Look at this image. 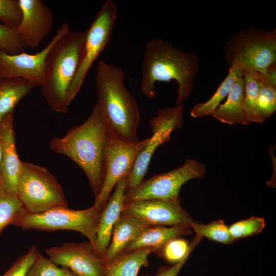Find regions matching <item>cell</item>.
I'll list each match as a JSON object with an SVG mask.
<instances>
[{
	"mask_svg": "<svg viewBox=\"0 0 276 276\" xmlns=\"http://www.w3.org/2000/svg\"><path fill=\"white\" fill-rule=\"evenodd\" d=\"M125 75L119 67L99 61L95 86L98 104L110 130L119 139L136 142L140 114L137 104L124 85Z\"/></svg>",
	"mask_w": 276,
	"mask_h": 276,
	"instance_id": "3957f363",
	"label": "cell"
},
{
	"mask_svg": "<svg viewBox=\"0 0 276 276\" xmlns=\"http://www.w3.org/2000/svg\"><path fill=\"white\" fill-rule=\"evenodd\" d=\"M195 244L190 245L184 239H173L162 248L161 256L167 262L176 264L189 257Z\"/></svg>",
	"mask_w": 276,
	"mask_h": 276,
	"instance_id": "f546056e",
	"label": "cell"
},
{
	"mask_svg": "<svg viewBox=\"0 0 276 276\" xmlns=\"http://www.w3.org/2000/svg\"><path fill=\"white\" fill-rule=\"evenodd\" d=\"M19 0H0V21L8 27L17 29L22 20Z\"/></svg>",
	"mask_w": 276,
	"mask_h": 276,
	"instance_id": "1f68e13d",
	"label": "cell"
},
{
	"mask_svg": "<svg viewBox=\"0 0 276 276\" xmlns=\"http://www.w3.org/2000/svg\"><path fill=\"white\" fill-rule=\"evenodd\" d=\"M111 130L97 103L82 124L70 129L62 137H54L50 147L64 155L84 172L96 197L101 189L106 172V147Z\"/></svg>",
	"mask_w": 276,
	"mask_h": 276,
	"instance_id": "6da1fadb",
	"label": "cell"
},
{
	"mask_svg": "<svg viewBox=\"0 0 276 276\" xmlns=\"http://www.w3.org/2000/svg\"><path fill=\"white\" fill-rule=\"evenodd\" d=\"M101 215V211L93 205L82 210L58 207L40 213H29L24 209L15 218L12 224L24 230L77 231L88 239L95 250Z\"/></svg>",
	"mask_w": 276,
	"mask_h": 276,
	"instance_id": "8992f818",
	"label": "cell"
},
{
	"mask_svg": "<svg viewBox=\"0 0 276 276\" xmlns=\"http://www.w3.org/2000/svg\"><path fill=\"white\" fill-rule=\"evenodd\" d=\"M183 104L159 110L149 121L152 135L138 153L133 168L127 177L126 190L133 189L143 181L153 154L157 148L170 140L171 132L183 122Z\"/></svg>",
	"mask_w": 276,
	"mask_h": 276,
	"instance_id": "30bf717a",
	"label": "cell"
},
{
	"mask_svg": "<svg viewBox=\"0 0 276 276\" xmlns=\"http://www.w3.org/2000/svg\"><path fill=\"white\" fill-rule=\"evenodd\" d=\"M265 226L263 218L251 217L236 222L228 227L231 237L235 240L253 236L260 233Z\"/></svg>",
	"mask_w": 276,
	"mask_h": 276,
	"instance_id": "f1b7e54d",
	"label": "cell"
},
{
	"mask_svg": "<svg viewBox=\"0 0 276 276\" xmlns=\"http://www.w3.org/2000/svg\"><path fill=\"white\" fill-rule=\"evenodd\" d=\"M151 225L140 219L122 213L113 227L111 242L103 259L108 262L119 255L147 226Z\"/></svg>",
	"mask_w": 276,
	"mask_h": 276,
	"instance_id": "ac0fdd59",
	"label": "cell"
},
{
	"mask_svg": "<svg viewBox=\"0 0 276 276\" xmlns=\"http://www.w3.org/2000/svg\"><path fill=\"white\" fill-rule=\"evenodd\" d=\"M85 37V31H68L57 39L46 57L41 92L57 112H67V92L82 60Z\"/></svg>",
	"mask_w": 276,
	"mask_h": 276,
	"instance_id": "277c9868",
	"label": "cell"
},
{
	"mask_svg": "<svg viewBox=\"0 0 276 276\" xmlns=\"http://www.w3.org/2000/svg\"><path fill=\"white\" fill-rule=\"evenodd\" d=\"M1 159H2V149H1V147L0 145V165H1ZM0 183H1V176H0Z\"/></svg>",
	"mask_w": 276,
	"mask_h": 276,
	"instance_id": "e575fe53",
	"label": "cell"
},
{
	"mask_svg": "<svg viewBox=\"0 0 276 276\" xmlns=\"http://www.w3.org/2000/svg\"><path fill=\"white\" fill-rule=\"evenodd\" d=\"M38 250L34 246L17 259L10 268L2 276H26L32 266Z\"/></svg>",
	"mask_w": 276,
	"mask_h": 276,
	"instance_id": "d6a6232c",
	"label": "cell"
},
{
	"mask_svg": "<svg viewBox=\"0 0 276 276\" xmlns=\"http://www.w3.org/2000/svg\"><path fill=\"white\" fill-rule=\"evenodd\" d=\"M276 110V86L267 81L262 74L257 103V114L263 123Z\"/></svg>",
	"mask_w": 276,
	"mask_h": 276,
	"instance_id": "d4e9b609",
	"label": "cell"
},
{
	"mask_svg": "<svg viewBox=\"0 0 276 276\" xmlns=\"http://www.w3.org/2000/svg\"><path fill=\"white\" fill-rule=\"evenodd\" d=\"M244 82V110L249 123H262L257 112V103L262 74L250 68H242Z\"/></svg>",
	"mask_w": 276,
	"mask_h": 276,
	"instance_id": "cb8c5ba5",
	"label": "cell"
},
{
	"mask_svg": "<svg viewBox=\"0 0 276 276\" xmlns=\"http://www.w3.org/2000/svg\"><path fill=\"white\" fill-rule=\"evenodd\" d=\"M244 82L243 75L234 82L225 102L220 104L212 115L218 121L230 125H247L244 110Z\"/></svg>",
	"mask_w": 276,
	"mask_h": 276,
	"instance_id": "ffe728a7",
	"label": "cell"
},
{
	"mask_svg": "<svg viewBox=\"0 0 276 276\" xmlns=\"http://www.w3.org/2000/svg\"><path fill=\"white\" fill-rule=\"evenodd\" d=\"M17 197L25 210L40 213L58 207H68L62 188L44 167L21 162Z\"/></svg>",
	"mask_w": 276,
	"mask_h": 276,
	"instance_id": "52a82bcc",
	"label": "cell"
},
{
	"mask_svg": "<svg viewBox=\"0 0 276 276\" xmlns=\"http://www.w3.org/2000/svg\"><path fill=\"white\" fill-rule=\"evenodd\" d=\"M70 31L68 22H62L52 40L43 50L35 54L24 52L9 55L0 52V79L21 78L35 87L40 86L44 79L45 60L49 51L57 39Z\"/></svg>",
	"mask_w": 276,
	"mask_h": 276,
	"instance_id": "7c38bea8",
	"label": "cell"
},
{
	"mask_svg": "<svg viewBox=\"0 0 276 276\" xmlns=\"http://www.w3.org/2000/svg\"><path fill=\"white\" fill-rule=\"evenodd\" d=\"M205 165L196 159H187L180 167L168 172L155 174L135 188L127 190L124 203L146 199L179 201L181 186L193 178H202Z\"/></svg>",
	"mask_w": 276,
	"mask_h": 276,
	"instance_id": "9c48e42d",
	"label": "cell"
},
{
	"mask_svg": "<svg viewBox=\"0 0 276 276\" xmlns=\"http://www.w3.org/2000/svg\"><path fill=\"white\" fill-rule=\"evenodd\" d=\"M13 110L0 120L1 185L8 192L17 196L18 178L21 162L16 150Z\"/></svg>",
	"mask_w": 276,
	"mask_h": 276,
	"instance_id": "2e32d148",
	"label": "cell"
},
{
	"mask_svg": "<svg viewBox=\"0 0 276 276\" xmlns=\"http://www.w3.org/2000/svg\"><path fill=\"white\" fill-rule=\"evenodd\" d=\"M242 75L241 68L236 66H229L227 75L215 93L205 102L196 104L191 111V116L196 118L212 114L221 102L227 96L235 80Z\"/></svg>",
	"mask_w": 276,
	"mask_h": 276,
	"instance_id": "603a6c76",
	"label": "cell"
},
{
	"mask_svg": "<svg viewBox=\"0 0 276 276\" xmlns=\"http://www.w3.org/2000/svg\"><path fill=\"white\" fill-rule=\"evenodd\" d=\"M117 3L112 0H107L85 31L82 60L67 92L69 104L79 91L91 66L110 40L117 20Z\"/></svg>",
	"mask_w": 276,
	"mask_h": 276,
	"instance_id": "ba28073f",
	"label": "cell"
},
{
	"mask_svg": "<svg viewBox=\"0 0 276 276\" xmlns=\"http://www.w3.org/2000/svg\"><path fill=\"white\" fill-rule=\"evenodd\" d=\"M22 20L16 29L26 48L36 49L53 27V15L41 0H19Z\"/></svg>",
	"mask_w": 276,
	"mask_h": 276,
	"instance_id": "9a60e30c",
	"label": "cell"
},
{
	"mask_svg": "<svg viewBox=\"0 0 276 276\" xmlns=\"http://www.w3.org/2000/svg\"><path fill=\"white\" fill-rule=\"evenodd\" d=\"M149 140L127 142L118 138L111 131L106 147V166L104 181L93 205L101 211L118 182L130 174L136 157Z\"/></svg>",
	"mask_w": 276,
	"mask_h": 276,
	"instance_id": "8fae6325",
	"label": "cell"
},
{
	"mask_svg": "<svg viewBox=\"0 0 276 276\" xmlns=\"http://www.w3.org/2000/svg\"><path fill=\"white\" fill-rule=\"evenodd\" d=\"M122 213L140 219L151 225L191 227L194 222L181 206L179 201L160 199L130 201L124 203Z\"/></svg>",
	"mask_w": 276,
	"mask_h": 276,
	"instance_id": "5bb4252c",
	"label": "cell"
},
{
	"mask_svg": "<svg viewBox=\"0 0 276 276\" xmlns=\"http://www.w3.org/2000/svg\"><path fill=\"white\" fill-rule=\"evenodd\" d=\"M24 209L17 196L7 191L0 184V235Z\"/></svg>",
	"mask_w": 276,
	"mask_h": 276,
	"instance_id": "484cf974",
	"label": "cell"
},
{
	"mask_svg": "<svg viewBox=\"0 0 276 276\" xmlns=\"http://www.w3.org/2000/svg\"><path fill=\"white\" fill-rule=\"evenodd\" d=\"M191 227L198 238L204 237L223 244L231 243L234 241L229 234L228 227L222 220L213 221L205 224L194 222Z\"/></svg>",
	"mask_w": 276,
	"mask_h": 276,
	"instance_id": "4316f807",
	"label": "cell"
},
{
	"mask_svg": "<svg viewBox=\"0 0 276 276\" xmlns=\"http://www.w3.org/2000/svg\"><path fill=\"white\" fill-rule=\"evenodd\" d=\"M34 87L31 82L21 78L0 79V120L14 110L21 99Z\"/></svg>",
	"mask_w": 276,
	"mask_h": 276,
	"instance_id": "7402d4cb",
	"label": "cell"
},
{
	"mask_svg": "<svg viewBox=\"0 0 276 276\" xmlns=\"http://www.w3.org/2000/svg\"><path fill=\"white\" fill-rule=\"evenodd\" d=\"M200 70L196 55L182 52L172 43L162 39L148 41L143 55L141 88L147 98L157 94V82L176 81L178 84L176 105L182 104L194 87V80Z\"/></svg>",
	"mask_w": 276,
	"mask_h": 276,
	"instance_id": "7a4b0ae2",
	"label": "cell"
},
{
	"mask_svg": "<svg viewBox=\"0 0 276 276\" xmlns=\"http://www.w3.org/2000/svg\"><path fill=\"white\" fill-rule=\"evenodd\" d=\"M26 276H78L65 267H59L49 258L37 253L35 261Z\"/></svg>",
	"mask_w": 276,
	"mask_h": 276,
	"instance_id": "83f0119b",
	"label": "cell"
},
{
	"mask_svg": "<svg viewBox=\"0 0 276 276\" xmlns=\"http://www.w3.org/2000/svg\"><path fill=\"white\" fill-rule=\"evenodd\" d=\"M156 251L155 248L144 247L121 253L105 263L104 276H137L141 267L148 265V257Z\"/></svg>",
	"mask_w": 276,
	"mask_h": 276,
	"instance_id": "44dd1931",
	"label": "cell"
},
{
	"mask_svg": "<svg viewBox=\"0 0 276 276\" xmlns=\"http://www.w3.org/2000/svg\"><path fill=\"white\" fill-rule=\"evenodd\" d=\"M25 48L16 29L0 23V52L15 55L24 53Z\"/></svg>",
	"mask_w": 276,
	"mask_h": 276,
	"instance_id": "4dcf8cb0",
	"label": "cell"
},
{
	"mask_svg": "<svg viewBox=\"0 0 276 276\" xmlns=\"http://www.w3.org/2000/svg\"><path fill=\"white\" fill-rule=\"evenodd\" d=\"M45 252L55 264L78 276H104L105 262L89 242L65 243L47 249Z\"/></svg>",
	"mask_w": 276,
	"mask_h": 276,
	"instance_id": "4fadbf2b",
	"label": "cell"
},
{
	"mask_svg": "<svg viewBox=\"0 0 276 276\" xmlns=\"http://www.w3.org/2000/svg\"><path fill=\"white\" fill-rule=\"evenodd\" d=\"M127 177H123L118 182L112 195L101 212L97 231L95 250L102 258L111 240L114 225L123 211Z\"/></svg>",
	"mask_w": 276,
	"mask_h": 276,
	"instance_id": "e0dca14e",
	"label": "cell"
},
{
	"mask_svg": "<svg viewBox=\"0 0 276 276\" xmlns=\"http://www.w3.org/2000/svg\"><path fill=\"white\" fill-rule=\"evenodd\" d=\"M188 258H186L172 266L159 268L157 273L153 276H177Z\"/></svg>",
	"mask_w": 276,
	"mask_h": 276,
	"instance_id": "836d02e7",
	"label": "cell"
},
{
	"mask_svg": "<svg viewBox=\"0 0 276 276\" xmlns=\"http://www.w3.org/2000/svg\"><path fill=\"white\" fill-rule=\"evenodd\" d=\"M191 228L187 225L148 226L125 247L121 253L129 252L144 247H152L158 251L171 240L191 234Z\"/></svg>",
	"mask_w": 276,
	"mask_h": 276,
	"instance_id": "d6986e66",
	"label": "cell"
},
{
	"mask_svg": "<svg viewBox=\"0 0 276 276\" xmlns=\"http://www.w3.org/2000/svg\"><path fill=\"white\" fill-rule=\"evenodd\" d=\"M229 66L247 68L265 75L276 62V30L267 31L255 26L232 35L224 47Z\"/></svg>",
	"mask_w": 276,
	"mask_h": 276,
	"instance_id": "5b68a950",
	"label": "cell"
}]
</instances>
